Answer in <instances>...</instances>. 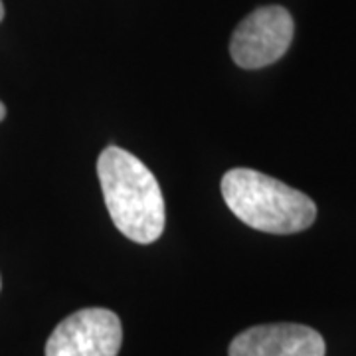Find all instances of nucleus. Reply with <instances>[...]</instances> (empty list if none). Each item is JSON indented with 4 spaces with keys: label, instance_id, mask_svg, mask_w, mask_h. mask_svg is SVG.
<instances>
[{
    "label": "nucleus",
    "instance_id": "f257e3e1",
    "mask_svg": "<svg viewBox=\"0 0 356 356\" xmlns=\"http://www.w3.org/2000/svg\"><path fill=\"white\" fill-rule=\"evenodd\" d=\"M97 177L117 229L143 245L156 242L165 232V198L145 163L111 145L97 159Z\"/></svg>",
    "mask_w": 356,
    "mask_h": 356
},
{
    "label": "nucleus",
    "instance_id": "f03ea898",
    "mask_svg": "<svg viewBox=\"0 0 356 356\" xmlns=\"http://www.w3.org/2000/svg\"><path fill=\"white\" fill-rule=\"evenodd\" d=\"M222 196L234 216L267 234H297L317 218V206L307 194L254 168L228 170Z\"/></svg>",
    "mask_w": 356,
    "mask_h": 356
},
{
    "label": "nucleus",
    "instance_id": "7ed1b4c3",
    "mask_svg": "<svg viewBox=\"0 0 356 356\" xmlns=\"http://www.w3.org/2000/svg\"><path fill=\"white\" fill-rule=\"evenodd\" d=\"M295 22L283 6H261L243 18L229 40V56L243 70L275 64L289 50Z\"/></svg>",
    "mask_w": 356,
    "mask_h": 356
},
{
    "label": "nucleus",
    "instance_id": "20e7f679",
    "mask_svg": "<svg viewBox=\"0 0 356 356\" xmlns=\"http://www.w3.org/2000/svg\"><path fill=\"white\" fill-rule=\"evenodd\" d=\"M121 321L109 309L89 307L65 317L46 343V356H117Z\"/></svg>",
    "mask_w": 356,
    "mask_h": 356
},
{
    "label": "nucleus",
    "instance_id": "39448f33",
    "mask_svg": "<svg viewBox=\"0 0 356 356\" xmlns=\"http://www.w3.org/2000/svg\"><path fill=\"white\" fill-rule=\"evenodd\" d=\"M325 341L315 329L295 323L257 325L240 332L229 356H325Z\"/></svg>",
    "mask_w": 356,
    "mask_h": 356
},
{
    "label": "nucleus",
    "instance_id": "423d86ee",
    "mask_svg": "<svg viewBox=\"0 0 356 356\" xmlns=\"http://www.w3.org/2000/svg\"><path fill=\"white\" fill-rule=\"evenodd\" d=\"M4 117H6V107H4V103L0 102V121H2Z\"/></svg>",
    "mask_w": 356,
    "mask_h": 356
},
{
    "label": "nucleus",
    "instance_id": "0eeeda50",
    "mask_svg": "<svg viewBox=\"0 0 356 356\" xmlns=\"http://www.w3.org/2000/svg\"><path fill=\"white\" fill-rule=\"evenodd\" d=\"M2 18H4V4H2V0H0V22H2Z\"/></svg>",
    "mask_w": 356,
    "mask_h": 356
},
{
    "label": "nucleus",
    "instance_id": "6e6552de",
    "mask_svg": "<svg viewBox=\"0 0 356 356\" xmlns=\"http://www.w3.org/2000/svg\"><path fill=\"white\" fill-rule=\"evenodd\" d=\"M0 287H2V281H0Z\"/></svg>",
    "mask_w": 356,
    "mask_h": 356
}]
</instances>
